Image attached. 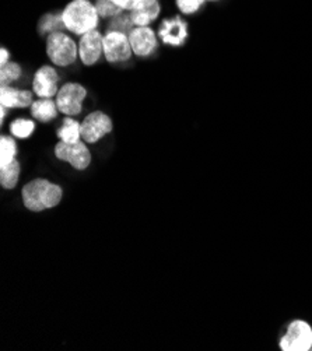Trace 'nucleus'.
Here are the masks:
<instances>
[{"label": "nucleus", "mask_w": 312, "mask_h": 351, "mask_svg": "<svg viewBox=\"0 0 312 351\" xmlns=\"http://www.w3.org/2000/svg\"><path fill=\"white\" fill-rule=\"evenodd\" d=\"M64 28L76 35H84L97 29L99 14L90 0H72L62 10Z\"/></svg>", "instance_id": "nucleus-1"}, {"label": "nucleus", "mask_w": 312, "mask_h": 351, "mask_svg": "<svg viewBox=\"0 0 312 351\" xmlns=\"http://www.w3.org/2000/svg\"><path fill=\"white\" fill-rule=\"evenodd\" d=\"M62 195L63 191L59 185L41 178L31 181L21 191L24 206L31 212H44L47 208L58 206Z\"/></svg>", "instance_id": "nucleus-2"}, {"label": "nucleus", "mask_w": 312, "mask_h": 351, "mask_svg": "<svg viewBox=\"0 0 312 351\" xmlns=\"http://www.w3.org/2000/svg\"><path fill=\"white\" fill-rule=\"evenodd\" d=\"M47 53L56 66H71L79 58V45L62 31L52 32L47 40Z\"/></svg>", "instance_id": "nucleus-3"}, {"label": "nucleus", "mask_w": 312, "mask_h": 351, "mask_svg": "<svg viewBox=\"0 0 312 351\" xmlns=\"http://www.w3.org/2000/svg\"><path fill=\"white\" fill-rule=\"evenodd\" d=\"M87 97V90L79 83H66L63 84L56 94V105L59 112L75 117L79 115L83 110V101Z\"/></svg>", "instance_id": "nucleus-4"}, {"label": "nucleus", "mask_w": 312, "mask_h": 351, "mask_svg": "<svg viewBox=\"0 0 312 351\" xmlns=\"http://www.w3.org/2000/svg\"><path fill=\"white\" fill-rule=\"evenodd\" d=\"M82 138L86 143H97L102 137H106L112 132L111 118L101 111H94L88 114L80 123Z\"/></svg>", "instance_id": "nucleus-5"}, {"label": "nucleus", "mask_w": 312, "mask_h": 351, "mask_svg": "<svg viewBox=\"0 0 312 351\" xmlns=\"http://www.w3.org/2000/svg\"><path fill=\"white\" fill-rule=\"evenodd\" d=\"M132 52L129 35L117 31H110L104 35V55L110 63L126 62L132 58Z\"/></svg>", "instance_id": "nucleus-6"}, {"label": "nucleus", "mask_w": 312, "mask_h": 351, "mask_svg": "<svg viewBox=\"0 0 312 351\" xmlns=\"http://www.w3.org/2000/svg\"><path fill=\"white\" fill-rule=\"evenodd\" d=\"M55 156L58 160L69 162L75 169L79 171L87 169L91 162V153L82 140L77 143L59 142L55 146Z\"/></svg>", "instance_id": "nucleus-7"}, {"label": "nucleus", "mask_w": 312, "mask_h": 351, "mask_svg": "<svg viewBox=\"0 0 312 351\" xmlns=\"http://www.w3.org/2000/svg\"><path fill=\"white\" fill-rule=\"evenodd\" d=\"M312 346V329L304 321H296L280 340V348L285 351H308Z\"/></svg>", "instance_id": "nucleus-8"}, {"label": "nucleus", "mask_w": 312, "mask_h": 351, "mask_svg": "<svg viewBox=\"0 0 312 351\" xmlns=\"http://www.w3.org/2000/svg\"><path fill=\"white\" fill-rule=\"evenodd\" d=\"M158 37L165 45L182 47L188 40V23L180 16L165 19L160 24Z\"/></svg>", "instance_id": "nucleus-9"}, {"label": "nucleus", "mask_w": 312, "mask_h": 351, "mask_svg": "<svg viewBox=\"0 0 312 351\" xmlns=\"http://www.w3.org/2000/svg\"><path fill=\"white\" fill-rule=\"evenodd\" d=\"M104 53V35L98 29H93L82 35L79 43V58L86 66L95 64Z\"/></svg>", "instance_id": "nucleus-10"}, {"label": "nucleus", "mask_w": 312, "mask_h": 351, "mask_svg": "<svg viewBox=\"0 0 312 351\" xmlns=\"http://www.w3.org/2000/svg\"><path fill=\"white\" fill-rule=\"evenodd\" d=\"M59 76L52 66H41L32 80V91L40 98H52L59 91Z\"/></svg>", "instance_id": "nucleus-11"}, {"label": "nucleus", "mask_w": 312, "mask_h": 351, "mask_svg": "<svg viewBox=\"0 0 312 351\" xmlns=\"http://www.w3.org/2000/svg\"><path fill=\"white\" fill-rule=\"evenodd\" d=\"M132 51L137 56H150L157 48V35L147 27H134L129 34Z\"/></svg>", "instance_id": "nucleus-12"}, {"label": "nucleus", "mask_w": 312, "mask_h": 351, "mask_svg": "<svg viewBox=\"0 0 312 351\" xmlns=\"http://www.w3.org/2000/svg\"><path fill=\"white\" fill-rule=\"evenodd\" d=\"M161 13L158 0H141L130 12V19L136 27H147L157 20Z\"/></svg>", "instance_id": "nucleus-13"}, {"label": "nucleus", "mask_w": 312, "mask_h": 351, "mask_svg": "<svg viewBox=\"0 0 312 351\" xmlns=\"http://www.w3.org/2000/svg\"><path fill=\"white\" fill-rule=\"evenodd\" d=\"M0 102L5 108H27L34 102V91L19 90L12 86H2L0 88Z\"/></svg>", "instance_id": "nucleus-14"}, {"label": "nucleus", "mask_w": 312, "mask_h": 351, "mask_svg": "<svg viewBox=\"0 0 312 351\" xmlns=\"http://www.w3.org/2000/svg\"><path fill=\"white\" fill-rule=\"evenodd\" d=\"M59 108L56 105V101L51 98H40L34 101L31 105V115L40 122L48 123L53 121L58 117Z\"/></svg>", "instance_id": "nucleus-15"}, {"label": "nucleus", "mask_w": 312, "mask_h": 351, "mask_svg": "<svg viewBox=\"0 0 312 351\" xmlns=\"http://www.w3.org/2000/svg\"><path fill=\"white\" fill-rule=\"evenodd\" d=\"M58 137L64 143H77L82 138L80 123L72 118H66L58 130Z\"/></svg>", "instance_id": "nucleus-16"}, {"label": "nucleus", "mask_w": 312, "mask_h": 351, "mask_svg": "<svg viewBox=\"0 0 312 351\" xmlns=\"http://www.w3.org/2000/svg\"><path fill=\"white\" fill-rule=\"evenodd\" d=\"M20 172H21V167L17 160H14L13 162L5 167H0V185H2L5 189L16 188L20 178Z\"/></svg>", "instance_id": "nucleus-17"}, {"label": "nucleus", "mask_w": 312, "mask_h": 351, "mask_svg": "<svg viewBox=\"0 0 312 351\" xmlns=\"http://www.w3.org/2000/svg\"><path fill=\"white\" fill-rule=\"evenodd\" d=\"M64 28L62 13H48L44 14L38 23V31L43 35H49L52 32L62 31Z\"/></svg>", "instance_id": "nucleus-18"}, {"label": "nucleus", "mask_w": 312, "mask_h": 351, "mask_svg": "<svg viewBox=\"0 0 312 351\" xmlns=\"http://www.w3.org/2000/svg\"><path fill=\"white\" fill-rule=\"evenodd\" d=\"M17 145L10 136L0 137V167H5L16 160Z\"/></svg>", "instance_id": "nucleus-19"}, {"label": "nucleus", "mask_w": 312, "mask_h": 351, "mask_svg": "<svg viewBox=\"0 0 312 351\" xmlns=\"http://www.w3.org/2000/svg\"><path fill=\"white\" fill-rule=\"evenodd\" d=\"M21 76V66L16 62H9L5 66L0 67V84L10 86L17 82Z\"/></svg>", "instance_id": "nucleus-20"}, {"label": "nucleus", "mask_w": 312, "mask_h": 351, "mask_svg": "<svg viewBox=\"0 0 312 351\" xmlns=\"http://www.w3.org/2000/svg\"><path fill=\"white\" fill-rule=\"evenodd\" d=\"M34 130H36V123L29 119L19 118L10 123V133L17 138H27L34 133Z\"/></svg>", "instance_id": "nucleus-21"}, {"label": "nucleus", "mask_w": 312, "mask_h": 351, "mask_svg": "<svg viewBox=\"0 0 312 351\" xmlns=\"http://www.w3.org/2000/svg\"><path fill=\"white\" fill-rule=\"evenodd\" d=\"M134 27L136 25L133 24V21L130 19V14L121 13L119 16L111 19V21H110V24L107 27V32L117 31V32H123V34L129 35Z\"/></svg>", "instance_id": "nucleus-22"}, {"label": "nucleus", "mask_w": 312, "mask_h": 351, "mask_svg": "<svg viewBox=\"0 0 312 351\" xmlns=\"http://www.w3.org/2000/svg\"><path fill=\"white\" fill-rule=\"evenodd\" d=\"M95 9L101 19H114L123 13V10L117 6L112 0H95Z\"/></svg>", "instance_id": "nucleus-23"}, {"label": "nucleus", "mask_w": 312, "mask_h": 351, "mask_svg": "<svg viewBox=\"0 0 312 351\" xmlns=\"http://www.w3.org/2000/svg\"><path fill=\"white\" fill-rule=\"evenodd\" d=\"M206 0H176L178 10L184 14H195L199 12Z\"/></svg>", "instance_id": "nucleus-24"}, {"label": "nucleus", "mask_w": 312, "mask_h": 351, "mask_svg": "<svg viewBox=\"0 0 312 351\" xmlns=\"http://www.w3.org/2000/svg\"><path fill=\"white\" fill-rule=\"evenodd\" d=\"M112 2L119 6L122 10H126V12H130L141 0H112Z\"/></svg>", "instance_id": "nucleus-25"}, {"label": "nucleus", "mask_w": 312, "mask_h": 351, "mask_svg": "<svg viewBox=\"0 0 312 351\" xmlns=\"http://www.w3.org/2000/svg\"><path fill=\"white\" fill-rule=\"evenodd\" d=\"M9 59H10L9 51L5 49V48H2V51H0V67L5 66L6 63H9V62H10Z\"/></svg>", "instance_id": "nucleus-26"}, {"label": "nucleus", "mask_w": 312, "mask_h": 351, "mask_svg": "<svg viewBox=\"0 0 312 351\" xmlns=\"http://www.w3.org/2000/svg\"><path fill=\"white\" fill-rule=\"evenodd\" d=\"M6 110H8V108H5L3 105H2V108H0V122H3V119H5V117H6Z\"/></svg>", "instance_id": "nucleus-27"}, {"label": "nucleus", "mask_w": 312, "mask_h": 351, "mask_svg": "<svg viewBox=\"0 0 312 351\" xmlns=\"http://www.w3.org/2000/svg\"><path fill=\"white\" fill-rule=\"evenodd\" d=\"M206 2H217V0H206Z\"/></svg>", "instance_id": "nucleus-28"}]
</instances>
